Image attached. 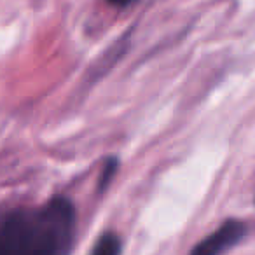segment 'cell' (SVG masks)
<instances>
[{
    "instance_id": "4",
    "label": "cell",
    "mask_w": 255,
    "mask_h": 255,
    "mask_svg": "<svg viewBox=\"0 0 255 255\" xmlns=\"http://www.w3.org/2000/svg\"><path fill=\"white\" fill-rule=\"evenodd\" d=\"M116 171H117V159L116 157H110V159L107 161L105 168H103V171H102V177H100V180H98L100 191H105V189L109 187V184L112 182Z\"/></svg>"
},
{
    "instance_id": "2",
    "label": "cell",
    "mask_w": 255,
    "mask_h": 255,
    "mask_svg": "<svg viewBox=\"0 0 255 255\" xmlns=\"http://www.w3.org/2000/svg\"><path fill=\"white\" fill-rule=\"evenodd\" d=\"M247 224L238 219H229L220 224L212 234L201 240L189 255H222L236 247L247 236Z\"/></svg>"
},
{
    "instance_id": "1",
    "label": "cell",
    "mask_w": 255,
    "mask_h": 255,
    "mask_svg": "<svg viewBox=\"0 0 255 255\" xmlns=\"http://www.w3.org/2000/svg\"><path fill=\"white\" fill-rule=\"evenodd\" d=\"M75 238V208L67 198L21 206L0 219V255H68Z\"/></svg>"
},
{
    "instance_id": "5",
    "label": "cell",
    "mask_w": 255,
    "mask_h": 255,
    "mask_svg": "<svg viewBox=\"0 0 255 255\" xmlns=\"http://www.w3.org/2000/svg\"><path fill=\"white\" fill-rule=\"evenodd\" d=\"M110 5H116V7H128V5H131L135 0H107Z\"/></svg>"
},
{
    "instance_id": "3",
    "label": "cell",
    "mask_w": 255,
    "mask_h": 255,
    "mask_svg": "<svg viewBox=\"0 0 255 255\" xmlns=\"http://www.w3.org/2000/svg\"><path fill=\"white\" fill-rule=\"evenodd\" d=\"M121 250H123L121 238L116 233L109 231V233H103L96 240L95 247L91 250V255H121Z\"/></svg>"
}]
</instances>
